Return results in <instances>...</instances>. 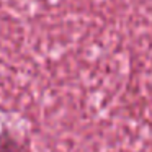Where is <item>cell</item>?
Returning <instances> with one entry per match:
<instances>
[{"label":"cell","mask_w":152,"mask_h":152,"mask_svg":"<svg viewBox=\"0 0 152 152\" xmlns=\"http://www.w3.org/2000/svg\"><path fill=\"white\" fill-rule=\"evenodd\" d=\"M0 152H23V147L15 136H12L7 131H2L0 132Z\"/></svg>","instance_id":"1"}]
</instances>
